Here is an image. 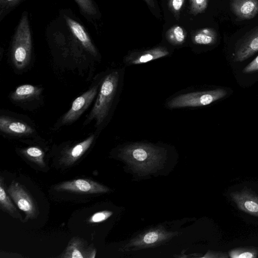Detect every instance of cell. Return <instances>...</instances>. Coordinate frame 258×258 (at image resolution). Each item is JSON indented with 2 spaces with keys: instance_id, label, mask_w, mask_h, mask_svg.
<instances>
[{
  "instance_id": "obj_1",
  "label": "cell",
  "mask_w": 258,
  "mask_h": 258,
  "mask_svg": "<svg viewBox=\"0 0 258 258\" xmlns=\"http://www.w3.org/2000/svg\"><path fill=\"white\" fill-rule=\"evenodd\" d=\"M120 156L137 171L144 174L156 169L162 163L166 151L152 144L135 143L121 149Z\"/></svg>"
},
{
  "instance_id": "obj_2",
  "label": "cell",
  "mask_w": 258,
  "mask_h": 258,
  "mask_svg": "<svg viewBox=\"0 0 258 258\" xmlns=\"http://www.w3.org/2000/svg\"><path fill=\"white\" fill-rule=\"evenodd\" d=\"M120 75L119 71H114L105 77L94 106L87 118L88 122L95 119L96 126H98L106 119L117 92Z\"/></svg>"
},
{
  "instance_id": "obj_3",
  "label": "cell",
  "mask_w": 258,
  "mask_h": 258,
  "mask_svg": "<svg viewBox=\"0 0 258 258\" xmlns=\"http://www.w3.org/2000/svg\"><path fill=\"white\" fill-rule=\"evenodd\" d=\"M32 50V37L27 15L24 13L14 35L11 57L15 66L21 70L29 63Z\"/></svg>"
},
{
  "instance_id": "obj_4",
  "label": "cell",
  "mask_w": 258,
  "mask_h": 258,
  "mask_svg": "<svg viewBox=\"0 0 258 258\" xmlns=\"http://www.w3.org/2000/svg\"><path fill=\"white\" fill-rule=\"evenodd\" d=\"M227 94L226 90L222 89L190 92L174 97L168 102L167 105L170 108L203 106L222 99Z\"/></svg>"
},
{
  "instance_id": "obj_5",
  "label": "cell",
  "mask_w": 258,
  "mask_h": 258,
  "mask_svg": "<svg viewBox=\"0 0 258 258\" xmlns=\"http://www.w3.org/2000/svg\"><path fill=\"white\" fill-rule=\"evenodd\" d=\"M7 191L18 208L25 213L27 219H32L37 216V206L31 195L23 185L13 181Z\"/></svg>"
},
{
  "instance_id": "obj_6",
  "label": "cell",
  "mask_w": 258,
  "mask_h": 258,
  "mask_svg": "<svg viewBox=\"0 0 258 258\" xmlns=\"http://www.w3.org/2000/svg\"><path fill=\"white\" fill-rule=\"evenodd\" d=\"M55 189L80 194L105 193L109 189L99 183L88 179H77L64 181L56 185Z\"/></svg>"
},
{
  "instance_id": "obj_7",
  "label": "cell",
  "mask_w": 258,
  "mask_h": 258,
  "mask_svg": "<svg viewBox=\"0 0 258 258\" xmlns=\"http://www.w3.org/2000/svg\"><path fill=\"white\" fill-rule=\"evenodd\" d=\"M98 88V85L95 86L77 97L70 110L62 117L61 124H69L76 120L92 103L96 95Z\"/></svg>"
},
{
  "instance_id": "obj_8",
  "label": "cell",
  "mask_w": 258,
  "mask_h": 258,
  "mask_svg": "<svg viewBox=\"0 0 258 258\" xmlns=\"http://www.w3.org/2000/svg\"><path fill=\"white\" fill-rule=\"evenodd\" d=\"M230 196L239 209L258 217V195L256 193L244 187L240 191L231 192Z\"/></svg>"
},
{
  "instance_id": "obj_9",
  "label": "cell",
  "mask_w": 258,
  "mask_h": 258,
  "mask_svg": "<svg viewBox=\"0 0 258 258\" xmlns=\"http://www.w3.org/2000/svg\"><path fill=\"white\" fill-rule=\"evenodd\" d=\"M258 51V26L242 38L235 49V60L242 61Z\"/></svg>"
},
{
  "instance_id": "obj_10",
  "label": "cell",
  "mask_w": 258,
  "mask_h": 258,
  "mask_svg": "<svg viewBox=\"0 0 258 258\" xmlns=\"http://www.w3.org/2000/svg\"><path fill=\"white\" fill-rule=\"evenodd\" d=\"M169 53L164 47L159 46L146 51L135 52L127 56L125 59L127 65L138 64L165 56Z\"/></svg>"
},
{
  "instance_id": "obj_11",
  "label": "cell",
  "mask_w": 258,
  "mask_h": 258,
  "mask_svg": "<svg viewBox=\"0 0 258 258\" xmlns=\"http://www.w3.org/2000/svg\"><path fill=\"white\" fill-rule=\"evenodd\" d=\"M231 8L239 19H251L258 13V0H232Z\"/></svg>"
},
{
  "instance_id": "obj_12",
  "label": "cell",
  "mask_w": 258,
  "mask_h": 258,
  "mask_svg": "<svg viewBox=\"0 0 258 258\" xmlns=\"http://www.w3.org/2000/svg\"><path fill=\"white\" fill-rule=\"evenodd\" d=\"M85 242L81 239L74 237L69 242L62 257L67 258H94L96 250L92 248L85 249Z\"/></svg>"
},
{
  "instance_id": "obj_13",
  "label": "cell",
  "mask_w": 258,
  "mask_h": 258,
  "mask_svg": "<svg viewBox=\"0 0 258 258\" xmlns=\"http://www.w3.org/2000/svg\"><path fill=\"white\" fill-rule=\"evenodd\" d=\"M0 130L5 133L16 136L29 135L34 132L28 124L5 116L0 117Z\"/></svg>"
},
{
  "instance_id": "obj_14",
  "label": "cell",
  "mask_w": 258,
  "mask_h": 258,
  "mask_svg": "<svg viewBox=\"0 0 258 258\" xmlns=\"http://www.w3.org/2000/svg\"><path fill=\"white\" fill-rule=\"evenodd\" d=\"M66 22L73 35L92 55L96 56L97 50L84 28L77 21L67 17Z\"/></svg>"
},
{
  "instance_id": "obj_15",
  "label": "cell",
  "mask_w": 258,
  "mask_h": 258,
  "mask_svg": "<svg viewBox=\"0 0 258 258\" xmlns=\"http://www.w3.org/2000/svg\"><path fill=\"white\" fill-rule=\"evenodd\" d=\"M95 138L92 135L83 141L67 150L62 155L61 161L65 165H71L78 160L90 148Z\"/></svg>"
},
{
  "instance_id": "obj_16",
  "label": "cell",
  "mask_w": 258,
  "mask_h": 258,
  "mask_svg": "<svg viewBox=\"0 0 258 258\" xmlns=\"http://www.w3.org/2000/svg\"><path fill=\"white\" fill-rule=\"evenodd\" d=\"M172 234L166 232L162 229L158 228L147 231L139 238L132 241V245L147 246L154 245L170 237Z\"/></svg>"
},
{
  "instance_id": "obj_17",
  "label": "cell",
  "mask_w": 258,
  "mask_h": 258,
  "mask_svg": "<svg viewBox=\"0 0 258 258\" xmlns=\"http://www.w3.org/2000/svg\"><path fill=\"white\" fill-rule=\"evenodd\" d=\"M41 92V89L31 85H23L16 88L11 95V98L15 101H22L36 97Z\"/></svg>"
},
{
  "instance_id": "obj_18",
  "label": "cell",
  "mask_w": 258,
  "mask_h": 258,
  "mask_svg": "<svg viewBox=\"0 0 258 258\" xmlns=\"http://www.w3.org/2000/svg\"><path fill=\"white\" fill-rule=\"evenodd\" d=\"M5 189V183L2 177L0 179V206L3 210L8 213L16 218H21L17 208Z\"/></svg>"
},
{
  "instance_id": "obj_19",
  "label": "cell",
  "mask_w": 258,
  "mask_h": 258,
  "mask_svg": "<svg viewBox=\"0 0 258 258\" xmlns=\"http://www.w3.org/2000/svg\"><path fill=\"white\" fill-rule=\"evenodd\" d=\"M217 39V34L212 28H206L197 32L192 37V41L198 45H212Z\"/></svg>"
},
{
  "instance_id": "obj_20",
  "label": "cell",
  "mask_w": 258,
  "mask_h": 258,
  "mask_svg": "<svg viewBox=\"0 0 258 258\" xmlns=\"http://www.w3.org/2000/svg\"><path fill=\"white\" fill-rule=\"evenodd\" d=\"M21 153L28 160L38 166L42 167L45 166L44 153L41 149L36 147H30L21 150Z\"/></svg>"
},
{
  "instance_id": "obj_21",
  "label": "cell",
  "mask_w": 258,
  "mask_h": 258,
  "mask_svg": "<svg viewBox=\"0 0 258 258\" xmlns=\"http://www.w3.org/2000/svg\"><path fill=\"white\" fill-rule=\"evenodd\" d=\"M186 34L182 27L175 26L170 28L166 33L167 41L172 45H179L185 41Z\"/></svg>"
},
{
  "instance_id": "obj_22",
  "label": "cell",
  "mask_w": 258,
  "mask_h": 258,
  "mask_svg": "<svg viewBox=\"0 0 258 258\" xmlns=\"http://www.w3.org/2000/svg\"><path fill=\"white\" fill-rule=\"evenodd\" d=\"M231 258H256L258 257V248L240 247L230 250L228 253Z\"/></svg>"
},
{
  "instance_id": "obj_23",
  "label": "cell",
  "mask_w": 258,
  "mask_h": 258,
  "mask_svg": "<svg viewBox=\"0 0 258 258\" xmlns=\"http://www.w3.org/2000/svg\"><path fill=\"white\" fill-rule=\"evenodd\" d=\"M81 11L87 15L94 16L96 14V7L92 0H75Z\"/></svg>"
},
{
  "instance_id": "obj_24",
  "label": "cell",
  "mask_w": 258,
  "mask_h": 258,
  "mask_svg": "<svg viewBox=\"0 0 258 258\" xmlns=\"http://www.w3.org/2000/svg\"><path fill=\"white\" fill-rule=\"evenodd\" d=\"M189 1L190 13L193 15L203 13L208 6V0H189Z\"/></svg>"
},
{
  "instance_id": "obj_25",
  "label": "cell",
  "mask_w": 258,
  "mask_h": 258,
  "mask_svg": "<svg viewBox=\"0 0 258 258\" xmlns=\"http://www.w3.org/2000/svg\"><path fill=\"white\" fill-rule=\"evenodd\" d=\"M21 0H0L1 20L5 17L9 10L18 4Z\"/></svg>"
},
{
  "instance_id": "obj_26",
  "label": "cell",
  "mask_w": 258,
  "mask_h": 258,
  "mask_svg": "<svg viewBox=\"0 0 258 258\" xmlns=\"http://www.w3.org/2000/svg\"><path fill=\"white\" fill-rule=\"evenodd\" d=\"M112 214L109 211H103L93 214L89 219L88 222L91 223H100L107 219Z\"/></svg>"
},
{
  "instance_id": "obj_27",
  "label": "cell",
  "mask_w": 258,
  "mask_h": 258,
  "mask_svg": "<svg viewBox=\"0 0 258 258\" xmlns=\"http://www.w3.org/2000/svg\"><path fill=\"white\" fill-rule=\"evenodd\" d=\"M184 0H169V7L176 17H179Z\"/></svg>"
},
{
  "instance_id": "obj_28",
  "label": "cell",
  "mask_w": 258,
  "mask_h": 258,
  "mask_svg": "<svg viewBox=\"0 0 258 258\" xmlns=\"http://www.w3.org/2000/svg\"><path fill=\"white\" fill-rule=\"evenodd\" d=\"M257 71L258 55L243 69L242 72L245 74H248Z\"/></svg>"
},
{
  "instance_id": "obj_29",
  "label": "cell",
  "mask_w": 258,
  "mask_h": 258,
  "mask_svg": "<svg viewBox=\"0 0 258 258\" xmlns=\"http://www.w3.org/2000/svg\"><path fill=\"white\" fill-rule=\"evenodd\" d=\"M204 257L227 258L229 257V254L227 253L223 252L209 251Z\"/></svg>"
},
{
  "instance_id": "obj_30",
  "label": "cell",
  "mask_w": 258,
  "mask_h": 258,
  "mask_svg": "<svg viewBox=\"0 0 258 258\" xmlns=\"http://www.w3.org/2000/svg\"><path fill=\"white\" fill-rule=\"evenodd\" d=\"M150 6L153 7L154 3L152 0H145Z\"/></svg>"
}]
</instances>
